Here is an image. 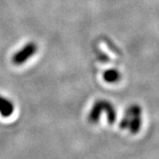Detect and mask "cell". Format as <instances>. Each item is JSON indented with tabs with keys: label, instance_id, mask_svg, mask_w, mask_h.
<instances>
[{
	"label": "cell",
	"instance_id": "cell-1",
	"mask_svg": "<svg viewBox=\"0 0 159 159\" xmlns=\"http://www.w3.org/2000/svg\"><path fill=\"white\" fill-rule=\"evenodd\" d=\"M142 108L137 105H131L126 110L119 126L122 129H128L132 134H137L142 126Z\"/></svg>",
	"mask_w": 159,
	"mask_h": 159
},
{
	"label": "cell",
	"instance_id": "cell-2",
	"mask_svg": "<svg viewBox=\"0 0 159 159\" xmlns=\"http://www.w3.org/2000/svg\"><path fill=\"white\" fill-rule=\"evenodd\" d=\"M34 52V46L33 44H29L27 45L22 51H20L17 55L15 56L14 61L16 63H20L25 61L29 56H31Z\"/></svg>",
	"mask_w": 159,
	"mask_h": 159
},
{
	"label": "cell",
	"instance_id": "cell-3",
	"mask_svg": "<svg viewBox=\"0 0 159 159\" xmlns=\"http://www.w3.org/2000/svg\"><path fill=\"white\" fill-rule=\"evenodd\" d=\"M12 104L6 98L0 97V113L4 117H9L12 113Z\"/></svg>",
	"mask_w": 159,
	"mask_h": 159
},
{
	"label": "cell",
	"instance_id": "cell-4",
	"mask_svg": "<svg viewBox=\"0 0 159 159\" xmlns=\"http://www.w3.org/2000/svg\"><path fill=\"white\" fill-rule=\"evenodd\" d=\"M119 79V72L115 69L108 70L104 74V80L108 82H115Z\"/></svg>",
	"mask_w": 159,
	"mask_h": 159
}]
</instances>
